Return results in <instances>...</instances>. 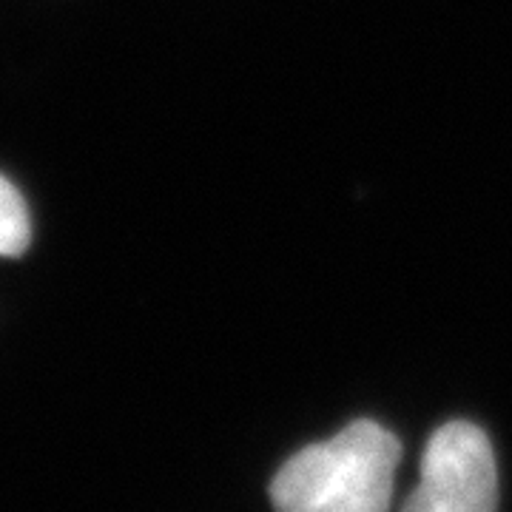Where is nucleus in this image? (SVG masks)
<instances>
[{"label":"nucleus","mask_w":512,"mask_h":512,"mask_svg":"<svg viewBox=\"0 0 512 512\" xmlns=\"http://www.w3.org/2000/svg\"><path fill=\"white\" fill-rule=\"evenodd\" d=\"M399 439L359 419L330 441L291 456L271 481L276 512H390Z\"/></svg>","instance_id":"1"},{"label":"nucleus","mask_w":512,"mask_h":512,"mask_svg":"<svg viewBox=\"0 0 512 512\" xmlns=\"http://www.w3.org/2000/svg\"><path fill=\"white\" fill-rule=\"evenodd\" d=\"M32 222L20 191L0 177V256H20L29 248Z\"/></svg>","instance_id":"3"},{"label":"nucleus","mask_w":512,"mask_h":512,"mask_svg":"<svg viewBox=\"0 0 512 512\" xmlns=\"http://www.w3.org/2000/svg\"><path fill=\"white\" fill-rule=\"evenodd\" d=\"M498 470L487 433L450 421L433 433L421 458V481L402 512H495Z\"/></svg>","instance_id":"2"}]
</instances>
